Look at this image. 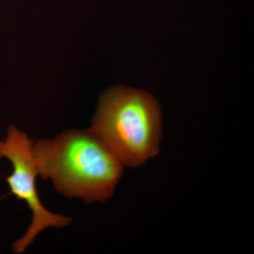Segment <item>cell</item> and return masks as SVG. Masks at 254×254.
I'll return each mask as SVG.
<instances>
[{
  "label": "cell",
  "mask_w": 254,
  "mask_h": 254,
  "mask_svg": "<svg viewBox=\"0 0 254 254\" xmlns=\"http://www.w3.org/2000/svg\"><path fill=\"white\" fill-rule=\"evenodd\" d=\"M34 143L27 135L15 127L8 129L7 137L0 141V158L8 159L13 172L5 177L11 193L23 200L31 209L33 219L24 235L13 245L16 254H21L33 243L36 237L50 227H63L71 223V218L53 213L45 208L38 195L36 177L39 175L34 151Z\"/></svg>",
  "instance_id": "cell-3"
},
{
  "label": "cell",
  "mask_w": 254,
  "mask_h": 254,
  "mask_svg": "<svg viewBox=\"0 0 254 254\" xmlns=\"http://www.w3.org/2000/svg\"><path fill=\"white\" fill-rule=\"evenodd\" d=\"M33 151L42 178L65 196L86 203L109 199L123 175V164L92 129L41 140Z\"/></svg>",
  "instance_id": "cell-1"
},
{
  "label": "cell",
  "mask_w": 254,
  "mask_h": 254,
  "mask_svg": "<svg viewBox=\"0 0 254 254\" xmlns=\"http://www.w3.org/2000/svg\"><path fill=\"white\" fill-rule=\"evenodd\" d=\"M161 123V111L154 97L116 87L100 98L91 129L123 165L138 168L158 154Z\"/></svg>",
  "instance_id": "cell-2"
}]
</instances>
